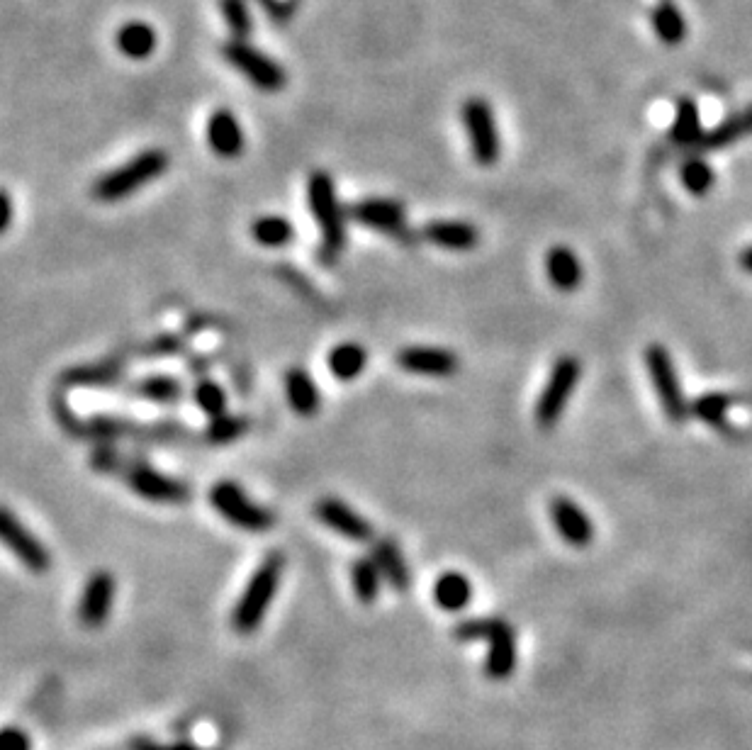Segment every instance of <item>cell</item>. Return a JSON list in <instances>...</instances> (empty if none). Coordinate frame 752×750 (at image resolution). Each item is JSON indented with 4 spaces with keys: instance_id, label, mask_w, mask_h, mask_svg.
Returning a JSON list of instances; mask_svg holds the SVG:
<instances>
[{
    "instance_id": "1",
    "label": "cell",
    "mask_w": 752,
    "mask_h": 750,
    "mask_svg": "<svg viewBox=\"0 0 752 750\" xmlns=\"http://www.w3.org/2000/svg\"><path fill=\"white\" fill-rule=\"evenodd\" d=\"M285 573V553L283 551H268L256 565L251 578L246 580L244 590H241L239 600L234 602L232 617L229 624L241 636L256 634L258 626L266 619L268 607L278 595L280 580Z\"/></svg>"
},
{
    "instance_id": "2",
    "label": "cell",
    "mask_w": 752,
    "mask_h": 750,
    "mask_svg": "<svg viewBox=\"0 0 752 750\" xmlns=\"http://www.w3.org/2000/svg\"><path fill=\"white\" fill-rule=\"evenodd\" d=\"M168 166H171V156H168L166 149H144L122 166H117V169L95 178L91 195L100 203H120V200L129 198L132 193L149 186L151 181L164 176Z\"/></svg>"
},
{
    "instance_id": "3",
    "label": "cell",
    "mask_w": 752,
    "mask_h": 750,
    "mask_svg": "<svg viewBox=\"0 0 752 750\" xmlns=\"http://www.w3.org/2000/svg\"><path fill=\"white\" fill-rule=\"evenodd\" d=\"M307 207H310L314 222L322 232L319 254L327 263L329 259L334 261L346 246V217H349V210H344V205H341L331 173L317 169L307 176Z\"/></svg>"
},
{
    "instance_id": "4",
    "label": "cell",
    "mask_w": 752,
    "mask_h": 750,
    "mask_svg": "<svg viewBox=\"0 0 752 750\" xmlns=\"http://www.w3.org/2000/svg\"><path fill=\"white\" fill-rule=\"evenodd\" d=\"M207 500L224 522L237 526L246 534H266L276 526V514L251 500L246 490L234 480H220L212 485Z\"/></svg>"
},
{
    "instance_id": "5",
    "label": "cell",
    "mask_w": 752,
    "mask_h": 750,
    "mask_svg": "<svg viewBox=\"0 0 752 750\" xmlns=\"http://www.w3.org/2000/svg\"><path fill=\"white\" fill-rule=\"evenodd\" d=\"M220 54L234 71H239L258 91L278 93L288 86V74H285L283 66L273 57H268L266 52L254 47V44H249V39H224L220 44Z\"/></svg>"
},
{
    "instance_id": "6",
    "label": "cell",
    "mask_w": 752,
    "mask_h": 750,
    "mask_svg": "<svg viewBox=\"0 0 752 750\" xmlns=\"http://www.w3.org/2000/svg\"><path fill=\"white\" fill-rule=\"evenodd\" d=\"M460 122H463L465 134H468L470 154H473L475 164L482 169H490L499 161L502 154V142H499L497 117L492 110L490 100L473 95L460 105Z\"/></svg>"
},
{
    "instance_id": "7",
    "label": "cell",
    "mask_w": 752,
    "mask_h": 750,
    "mask_svg": "<svg viewBox=\"0 0 752 750\" xmlns=\"http://www.w3.org/2000/svg\"><path fill=\"white\" fill-rule=\"evenodd\" d=\"M645 368H648L650 383H653L655 395H658L662 412L670 419L672 424H682L692 417V405L684 397L682 383H679V375L675 363H672L670 351L662 344H650L645 349Z\"/></svg>"
},
{
    "instance_id": "8",
    "label": "cell",
    "mask_w": 752,
    "mask_h": 750,
    "mask_svg": "<svg viewBox=\"0 0 752 750\" xmlns=\"http://www.w3.org/2000/svg\"><path fill=\"white\" fill-rule=\"evenodd\" d=\"M582 363L580 358L565 354L553 363L551 375H548L546 385H543L541 397L536 402V424L541 429H553L565 414L572 393H575L577 383H580Z\"/></svg>"
},
{
    "instance_id": "9",
    "label": "cell",
    "mask_w": 752,
    "mask_h": 750,
    "mask_svg": "<svg viewBox=\"0 0 752 750\" xmlns=\"http://www.w3.org/2000/svg\"><path fill=\"white\" fill-rule=\"evenodd\" d=\"M122 478H125L134 495L156 502V505H183V502L190 500V488L183 480L161 473L139 456L132 458Z\"/></svg>"
},
{
    "instance_id": "10",
    "label": "cell",
    "mask_w": 752,
    "mask_h": 750,
    "mask_svg": "<svg viewBox=\"0 0 752 750\" xmlns=\"http://www.w3.org/2000/svg\"><path fill=\"white\" fill-rule=\"evenodd\" d=\"M349 217L356 225L375 229V232H383L395 237L402 244H414L419 239V234L407 225V215H404V207L397 200L390 198H363L349 205Z\"/></svg>"
},
{
    "instance_id": "11",
    "label": "cell",
    "mask_w": 752,
    "mask_h": 750,
    "mask_svg": "<svg viewBox=\"0 0 752 750\" xmlns=\"http://www.w3.org/2000/svg\"><path fill=\"white\" fill-rule=\"evenodd\" d=\"M0 534H3L5 546L15 553V558L25 565L30 573L44 575L52 568V556H49L47 546L32 536V531L10 512L8 507L0 514Z\"/></svg>"
},
{
    "instance_id": "12",
    "label": "cell",
    "mask_w": 752,
    "mask_h": 750,
    "mask_svg": "<svg viewBox=\"0 0 752 750\" xmlns=\"http://www.w3.org/2000/svg\"><path fill=\"white\" fill-rule=\"evenodd\" d=\"M314 517L334 534L344 536L353 544H370L375 539V526L339 497H322L314 505Z\"/></svg>"
},
{
    "instance_id": "13",
    "label": "cell",
    "mask_w": 752,
    "mask_h": 750,
    "mask_svg": "<svg viewBox=\"0 0 752 750\" xmlns=\"http://www.w3.org/2000/svg\"><path fill=\"white\" fill-rule=\"evenodd\" d=\"M117 582L112 578L110 570H95L91 578L86 580L78 600L76 617L86 629H100L112 612V602H115Z\"/></svg>"
},
{
    "instance_id": "14",
    "label": "cell",
    "mask_w": 752,
    "mask_h": 750,
    "mask_svg": "<svg viewBox=\"0 0 752 750\" xmlns=\"http://www.w3.org/2000/svg\"><path fill=\"white\" fill-rule=\"evenodd\" d=\"M397 366L402 371L424 375V378H451L458 371L460 361L456 351L443 346H404L397 351Z\"/></svg>"
},
{
    "instance_id": "15",
    "label": "cell",
    "mask_w": 752,
    "mask_h": 750,
    "mask_svg": "<svg viewBox=\"0 0 752 750\" xmlns=\"http://www.w3.org/2000/svg\"><path fill=\"white\" fill-rule=\"evenodd\" d=\"M485 643L490 646L485 656V675L495 682L509 680L516 670V660H519L514 626L509 621L495 617V624H492Z\"/></svg>"
},
{
    "instance_id": "16",
    "label": "cell",
    "mask_w": 752,
    "mask_h": 750,
    "mask_svg": "<svg viewBox=\"0 0 752 750\" xmlns=\"http://www.w3.org/2000/svg\"><path fill=\"white\" fill-rule=\"evenodd\" d=\"M551 519L560 539L575 548H585L594 539V524L587 512L570 497L558 495L551 500Z\"/></svg>"
},
{
    "instance_id": "17",
    "label": "cell",
    "mask_w": 752,
    "mask_h": 750,
    "mask_svg": "<svg viewBox=\"0 0 752 750\" xmlns=\"http://www.w3.org/2000/svg\"><path fill=\"white\" fill-rule=\"evenodd\" d=\"M205 137L210 149L215 151L217 156H222V159H237V156L244 154L246 137L237 115H234L232 110L217 108L215 113L207 117Z\"/></svg>"
},
{
    "instance_id": "18",
    "label": "cell",
    "mask_w": 752,
    "mask_h": 750,
    "mask_svg": "<svg viewBox=\"0 0 752 750\" xmlns=\"http://www.w3.org/2000/svg\"><path fill=\"white\" fill-rule=\"evenodd\" d=\"M125 393L127 397L151 402V405L173 407V405H181V402L185 400V385L181 383V378H176V375L149 373V375H144V378L127 383Z\"/></svg>"
},
{
    "instance_id": "19",
    "label": "cell",
    "mask_w": 752,
    "mask_h": 750,
    "mask_svg": "<svg viewBox=\"0 0 752 750\" xmlns=\"http://www.w3.org/2000/svg\"><path fill=\"white\" fill-rule=\"evenodd\" d=\"M125 383V363L108 358L100 363H83L61 373L64 388H117Z\"/></svg>"
},
{
    "instance_id": "20",
    "label": "cell",
    "mask_w": 752,
    "mask_h": 750,
    "mask_svg": "<svg viewBox=\"0 0 752 750\" xmlns=\"http://www.w3.org/2000/svg\"><path fill=\"white\" fill-rule=\"evenodd\" d=\"M424 242L446 251H473L480 244V229L473 222L460 220H431L422 227Z\"/></svg>"
},
{
    "instance_id": "21",
    "label": "cell",
    "mask_w": 752,
    "mask_h": 750,
    "mask_svg": "<svg viewBox=\"0 0 752 750\" xmlns=\"http://www.w3.org/2000/svg\"><path fill=\"white\" fill-rule=\"evenodd\" d=\"M285 385V397H288V405L293 407V412L300 417H314L322 407V393H319V385L314 383V378L305 368L295 366L285 371L283 378Z\"/></svg>"
},
{
    "instance_id": "22",
    "label": "cell",
    "mask_w": 752,
    "mask_h": 750,
    "mask_svg": "<svg viewBox=\"0 0 752 750\" xmlns=\"http://www.w3.org/2000/svg\"><path fill=\"white\" fill-rule=\"evenodd\" d=\"M370 556L378 563L383 580L390 582V587L395 592H407L412 587V570H409L407 561H404L400 546L395 539H378L373 544V553Z\"/></svg>"
},
{
    "instance_id": "23",
    "label": "cell",
    "mask_w": 752,
    "mask_h": 750,
    "mask_svg": "<svg viewBox=\"0 0 752 750\" xmlns=\"http://www.w3.org/2000/svg\"><path fill=\"white\" fill-rule=\"evenodd\" d=\"M156 42H159V35L144 20H129L115 32L117 52L134 61L149 59L156 52Z\"/></svg>"
},
{
    "instance_id": "24",
    "label": "cell",
    "mask_w": 752,
    "mask_h": 750,
    "mask_svg": "<svg viewBox=\"0 0 752 750\" xmlns=\"http://www.w3.org/2000/svg\"><path fill=\"white\" fill-rule=\"evenodd\" d=\"M546 273L553 288L572 293L582 283V263L570 246H553L546 254Z\"/></svg>"
},
{
    "instance_id": "25",
    "label": "cell",
    "mask_w": 752,
    "mask_h": 750,
    "mask_svg": "<svg viewBox=\"0 0 752 750\" xmlns=\"http://www.w3.org/2000/svg\"><path fill=\"white\" fill-rule=\"evenodd\" d=\"M752 134V103L748 108H743L740 113H735L723 120L721 125H716L714 130L704 132L701 142L697 147L701 151H716V149H728L733 144H738L740 139L750 137Z\"/></svg>"
},
{
    "instance_id": "26",
    "label": "cell",
    "mask_w": 752,
    "mask_h": 750,
    "mask_svg": "<svg viewBox=\"0 0 752 750\" xmlns=\"http://www.w3.org/2000/svg\"><path fill=\"white\" fill-rule=\"evenodd\" d=\"M434 602L443 612H463L473 602V582L458 570H448L434 582Z\"/></svg>"
},
{
    "instance_id": "27",
    "label": "cell",
    "mask_w": 752,
    "mask_h": 750,
    "mask_svg": "<svg viewBox=\"0 0 752 750\" xmlns=\"http://www.w3.org/2000/svg\"><path fill=\"white\" fill-rule=\"evenodd\" d=\"M368 366V351L363 349L356 341H344V344H336L327 356V368L341 383H351L358 375L366 371Z\"/></svg>"
},
{
    "instance_id": "28",
    "label": "cell",
    "mask_w": 752,
    "mask_h": 750,
    "mask_svg": "<svg viewBox=\"0 0 752 750\" xmlns=\"http://www.w3.org/2000/svg\"><path fill=\"white\" fill-rule=\"evenodd\" d=\"M249 234L266 249H283L295 242V225L283 215H261L251 222Z\"/></svg>"
},
{
    "instance_id": "29",
    "label": "cell",
    "mask_w": 752,
    "mask_h": 750,
    "mask_svg": "<svg viewBox=\"0 0 752 750\" xmlns=\"http://www.w3.org/2000/svg\"><path fill=\"white\" fill-rule=\"evenodd\" d=\"M733 402V397L726 393H706L692 402V417L701 419L706 427L716 429V432L731 434L733 427L728 422V410Z\"/></svg>"
},
{
    "instance_id": "30",
    "label": "cell",
    "mask_w": 752,
    "mask_h": 750,
    "mask_svg": "<svg viewBox=\"0 0 752 750\" xmlns=\"http://www.w3.org/2000/svg\"><path fill=\"white\" fill-rule=\"evenodd\" d=\"M380 582H383V573H380L378 563L373 556L356 558L351 563V585L353 595L361 604H373L380 595Z\"/></svg>"
},
{
    "instance_id": "31",
    "label": "cell",
    "mask_w": 752,
    "mask_h": 750,
    "mask_svg": "<svg viewBox=\"0 0 752 750\" xmlns=\"http://www.w3.org/2000/svg\"><path fill=\"white\" fill-rule=\"evenodd\" d=\"M653 30L658 35L660 42H665L667 47H677L687 37V20L679 13V8L672 0H662L658 8L653 10Z\"/></svg>"
},
{
    "instance_id": "32",
    "label": "cell",
    "mask_w": 752,
    "mask_h": 750,
    "mask_svg": "<svg viewBox=\"0 0 752 750\" xmlns=\"http://www.w3.org/2000/svg\"><path fill=\"white\" fill-rule=\"evenodd\" d=\"M704 137L701 132L699 108L692 98H679L675 110V125H672V139L682 147H697Z\"/></svg>"
},
{
    "instance_id": "33",
    "label": "cell",
    "mask_w": 752,
    "mask_h": 750,
    "mask_svg": "<svg viewBox=\"0 0 752 750\" xmlns=\"http://www.w3.org/2000/svg\"><path fill=\"white\" fill-rule=\"evenodd\" d=\"M249 417H244V414H222V417H215L210 419V424L205 427V432H202V439L207 441L210 446H227V444H234V441H239L241 436L249 434Z\"/></svg>"
},
{
    "instance_id": "34",
    "label": "cell",
    "mask_w": 752,
    "mask_h": 750,
    "mask_svg": "<svg viewBox=\"0 0 752 750\" xmlns=\"http://www.w3.org/2000/svg\"><path fill=\"white\" fill-rule=\"evenodd\" d=\"M190 400H193V405L198 407L207 419L227 414V390H224L215 378H200L198 383L193 385Z\"/></svg>"
},
{
    "instance_id": "35",
    "label": "cell",
    "mask_w": 752,
    "mask_h": 750,
    "mask_svg": "<svg viewBox=\"0 0 752 750\" xmlns=\"http://www.w3.org/2000/svg\"><path fill=\"white\" fill-rule=\"evenodd\" d=\"M679 176H682L684 188L692 195H706L716 183L714 169L704 159H699V156H692V159L684 161L682 169H679Z\"/></svg>"
},
{
    "instance_id": "36",
    "label": "cell",
    "mask_w": 752,
    "mask_h": 750,
    "mask_svg": "<svg viewBox=\"0 0 752 750\" xmlns=\"http://www.w3.org/2000/svg\"><path fill=\"white\" fill-rule=\"evenodd\" d=\"M220 13L227 22L229 32L237 39H249L254 32V15L246 0H220Z\"/></svg>"
},
{
    "instance_id": "37",
    "label": "cell",
    "mask_w": 752,
    "mask_h": 750,
    "mask_svg": "<svg viewBox=\"0 0 752 750\" xmlns=\"http://www.w3.org/2000/svg\"><path fill=\"white\" fill-rule=\"evenodd\" d=\"M134 456L117 449V444H98L91 453V468L103 475H122Z\"/></svg>"
},
{
    "instance_id": "38",
    "label": "cell",
    "mask_w": 752,
    "mask_h": 750,
    "mask_svg": "<svg viewBox=\"0 0 752 750\" xmlns=\"http://www.w3.org/2000/svg\"><path fill=\"white\" fill-rule=\"evenodd\" d=\"M188 349V339L183 334H161L154 341H149L147 346L139 349L142 358H168V356H181Z\"/></svg>"
},
{
    "instance_id": "39",
    "label": "cell",
    "mask_w": 752,
    "mask_h": 750,
    "mask_svg": "<svg viewBox=\"0 0 752 750\" xmlns=\"http://www.w3.org/2000/svg\"><path fill=\"white\" fill-rule=\"evenodd\" d=\"M297 0H271V3L263 5V13L268 15V20L276 22V25H285L288 20L295 18Z\"/></svg>"
},
{
    "instance_id": "40",
    "label": "cell",
    "mask_w": 752,
    "mask_h": 750,
    "mask_svg": "<svg viewBox=\"0 0 752 750\" xmlns=\"http://www.w3.org/2000/svg\"><path fill=\"white\" fill-rule=\"evenodd\" d=\"M0 750H32V741L25 731L8 726L0 733Z\"/></svg>"
},
{
    "instance_id": "41",
    "label": "cell",
    "mask_w": 752,
    "mask_h": 750,
    "mask_svg": "<svg viewBox=\"0 0 752 750\" xmlns=\"http://www.w3.org/2000/svg\"><path fill=\"white\" fill-rule=\"evenodd\" d=\"M212 366H215V358H212V356H188V358H185V368H188L190 373L200 375V378H207V373H210Z\"/></svg>"
},
{
    "instance_id": "42",
    "label": "cell",
    "mask_w": 752,
    "mask_h": 750,
    "mask_svg": "<svg viewBox=\"0 0 752 750\" xmlns=\"http://www.w3.org/2000/svg\"><path fill=\"white\" fill-rule=\"evenodd\" d=\"M129 750H171V746H161V743L151 741L147 736H137L129 741Z\"/></svg>"
},
{
    "instance_id": "43",
    "label": "cell",
    "mask_w": 752,
    "mask_h": 750,
    "mask_svg": "<svg viewBox=\"0 0 752 750\" xmlns=\"http://www.w3.org/2000/svg\"><path fill=\"white\" fill-rule=\"evenodd\" d=\"M0 205H3V217H0V220H3V232H5V229L10 227V222H13V200H10L8 190H5L3 198H0Z\"/></svg>"
},
{
    "instance_id": "44",
    "label": "cell",
    "mask_w": 752,
    "mask_h": 750,
    "mask_svg": "<svg viewBox=\"0 0 752 750\" xmlns=\"http://www.w3.org/2000/svg\"><path fill=\"white\" fill-rule=\"evenodd\" d=\"M738 263H740V268H743L745 273H750V276H752V246H748V249H745L743 254H740Z\"/></svg>"
},
{
    "instance_id": "45",
    "label": "cell",
    "mask_w": 752,
    "mask_h": 750,
    "mask_svg": "<svg viewBox=\"0 0 752 750\" xmlns=\"http://www.w3.org/2000/svg\"><path fill=\"white\" fill-rule=\"evenodd\" d=\"M171 750H200V748L193 746V743H188V741H181V743H173Z\"/></svg>"
},
{
    "instance_id": "46",
    "label": "cell",
    "mask_w": 752,
    "mask_h": 750,
    "mask_svg": "<svg viewBox=\"0 0 752 750\" xmlns=\"http://www.w3.org/2000/svg\"><path fill=\"white\" fill-rule=\"evenodd\" d=\"M256 3H258V5H261V8H263V5H266V3H271V0H256Z\"/></svg>"
}]
</instances>
